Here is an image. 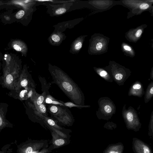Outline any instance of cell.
I'll list each match as a JSON object with an SVG mask.
<instances>
[{
    "label": "cell",
    "mask_w": 153,
    "mask_h": 153,
    "mask_svg": "<svg viewBox=\"0 0 153 153\" xmlns=\"http://www.w3.org/2000/svg\"><path fill=\"white\" fill-rule=\"evenodd\" d=\"M142 33V30L141 29H139L136 33V36L137 37H138L140 36Z\"/></svg>",
    "instance_id": "26"
},
{
    "label": "cell",
    "mask_w": 153,
    "mask_h": 153,
    "mask_svg": "<svg viewBox=\"0 0 153 153\" xmlns=\"http://www.w3.org/2000/svg\"><path fill=\"white\" fill-rule=\"evenodd\" d=\"M109 153H119L117 152L111 151Z\"/></svg>",
    "instance_id": "31"
},
{
    "label": "cell",
    "mask_w": 153,
    "mask_h": 153,
    "mask_svg": "<svg viewBox=\"0 0 153 153\" xmlns=\"http://www.w3.org/2000/svg\"><path fill=\"white\" fill-rule=\"evenodd\" d=\"M66 11V10L64 8H60L56 11V13L57 15L62 14Z\"/></svg>",
    "instance_id": "16"
},
{
    "label": "cell",
    "mask_w": 153,
    "mask_h": 153,
    "mask_svg": "<svg viewBox=\"0 0 153 153\" xmlns=\"http://www.w3.org/2000/svg\"><path fill=\"white\" fill-rule=\"evenodd\" d=\"M36 92L35 88H24L16 92V98L21 100H26L30 98Z\"/></svg>",
    "instance_id": "8"
},
{
    "label": "cell",
    "mask_w": 153,
    "mask_h": 153,
    "mask_svg": "<svg viewBox=\"0 0 153 153\" xmlns=\"http://www.w3.org/2000/svg\"><path fill=\"white\" fill-rule=\"evenodd\" d=\"M13 48L17 51H20L22 50L21 47L18 45L15 44L13 46Z\"/></svg>",
    "instance_id": "23"
},
{
    "label": "cell",
    "mask_w": 153,
    "mask_h": 153,
    "mask_svg": "<svg viewBox=\"0 0 153 153\" xmlns=\"http://www.w3.org/2000/svg\"><path fill=\"white\" fill-rule=\"evenodd\" d=\"M150 92L151 94H153V87H152L150 91Z\"/></svg>",
    "instance_id": "30"
},
{
    "label": "cell",
    "mask_w": 153,
    "mask_h": 153,
    "mask_svg": "<svg viewBox=\"0 0 153 153\" xmlns=\"http://www.w3.org/2000/svg\"><path fill=\"white\" fill-rule=\"evenodd\" d=\"M52 119L56 120L58 123L61 125L68 126L72 125L74 119L70 111L59 117H53Z\"/></svg>",
    "instance_id": "7"
},
{
    "label": "cell",
    "mask_w": 153,
    "mask_h": 153,
    "mask_svg": "<svg viewBox=\"0 0 153 153\" xmlns=\"http://www.w3.org/2000/svg\"><path fill=\"white\" fill-rule=\"evenodd\" d=\"M51 152L52 151L50 150L48 147L42 149L38 153H49Z\"/></svg>",
    "instance_id": "19"
},
{
    "label": "cell",
    "mask_w": 153,
    "mask_h": 153,
    "mask_svg": "<svg viewBox=\"0 0 153 153\" xmlns=\"http://www.w3.org/2000/svg\"><path fill=\"white\" fill-rule=\"evenodd\" d=\"M32 108L35 111V113H38L43 116H48V109L46 107L45 102L37 106L31 105Z\"/></svg>",
    "instance_id": "10"
},
{
    "label": "cell",
    "mask_w": 153,
    "mask_h": 153,
    "mask_svg": "<svg viewBox=\"0 0 153 153\" xmlns=\"http://www.w3.org/2000/svg\"><path fill=\"white\" fill-rule=\"evenodd\" d=\"M45 102L46 104L59 105L60 106H65L64 102L61 100H58L53 97L50 94L47 95Z\"/></svg>",
    "instance_id": "11"
},
{
    "label": "cell",
    "mask_w": 153,
    "mask_h": 153,
    "mask_svg": "<svg viewBox=\"0 0 153 153\" xmlns=\"http://www.w3.org/2000/svg\"><path fill=\"white\" fill-rule=\"evenodd\" d=\"M64 105L65 106L71 108L73 107H77L78 108L83 107L84 106L82 105H77L71 102H68L64 103Z\"/></svg>",
    "instance_id": "13"
},
{
    "label": "cell",
    "mask_w": 153,
    "mask_h": 153,
    "mask_svg": "<svg viewBox=\"0 0 153 153\" xmlns=\"http://www.w3.org/2000/svg\"><path fill=\"white\" fill-rule=\"evenodd\" d=\"M36 114L39 116L45 124H47L55 128L62 131L65 132L69 133L71 132V130L65 129L62 127L57 124L56 121L52 118H50L48 116H43L38 113H35Z\"/></svg>",
    "instance_id": "6"
},
{
    "label": "cell",
    "mask_w": 153,
    "mask_h": 153,
    "mask_svg": "<svg viewBox=\"0 0 153 153\" xmlns=\"http://www.w3.org/2000/svg\"><path fill=\"white\" fill-rule=\"evenodd\" d=\"M52 83L56 84L74 104L82 105L83 95L78 85L64 71L56 67L49 68Z\"/></svg>",
    "instance_id": "1"
},
{
    "label": "cell",
    "mask_w": 153,
    "mask_h": 153,
    "mask_svg": "<svg viewBox=\"0 0 153 153\" xmlns=\"http://www.w3.org/2000/svg\"><path fill=\"white\" fill-rule=\"evenodd\" d=\"M141 86L140 85L138 84L135 85H134L133 86V88L134 89H140L141 88Z\"/></svg>",
    "instance_id": "27"
},
{
    "label": "cell",
    "mask_w": 153,
    "mask_h": 153,
    "mask_svg": "<svg viewBox=\"0 0 153 153\" xmlns=\"http://www.w3.org/2000/svg\"><path fill=\"white\" fill-rule=\"evenodd\" d=\"M46 96L45 92H43L42 94H39L36 91L30 99L33 105H39L45 102Z\"/></svg>",
    "instance_id": "9"
},
{
    "label": "cell",
    "mask_w": 153,
    "mask_h": 153,
    "mask_svg": "<svg viewBox=\"0 0 153 153\" xmlns=\"http://www.w3.org/2000/svg\"><path fill=\"white\" fill-rule=\"evenodd\" d=\"M115 77L118 80H120L122 79L123 77V75L121 74H118L116 75Z\"/></svg>",
    "instance_id": "25"
},
{
    "label": "cell",
    "mask_w": 153,
    "mask_h": 153,
    "mask_svg": "<svg viewBox=\"0 0 153 153\" xmlns=\"http://www.w3.org/2000/svg\"><path fill=\"white\" fill-rule=\"evenodd\" d=\"M5 114L2 109L0 108V127L3 126L5 123Z\"/></svg>",
    "instance_id": "14"
},
{
    "label": "cell",
    "mask_w": 153,
    "mask_h": 153,
    "mask_svg": "<svg viewBox=\"0 0 153 153\" xmlns=\"http://www.w3.org/2000/svg\"><path fill=\"white\" fill-rule=\"evenodd\" d=\"M35 153V152H33V153Z\"/></svg>",
    "instance_id": "32"
},
{
    "label": "cell",
    "mask_w": 153,
    "mask_h": 153,
    "mask_svg": "<svg viewBox=\"0 0 153 153\" xmlns=\"http://www.w3.org/2000/svg\"><path fill=\"white\" fill-rule=\"evenodd\" d=\"M46 127L50 130L55 131L61 137L65 139H70L71 136L69 133H68L61 130L55 128L47 124H45Z\"/></svg>",
    "instance_id": "12"
},
{
    "label": "cell",
    "mask_w": 153,
    "mask_h": 153,
    "mask_svg": "<svg viewBox=\"0 0 153 153\" xmlns=\"http://www.w3.org/2000/svg\"><path fill=\"white\" fill-rule=\"evenodd\" d=\"M66 107L58 105L49 104L47 109L52 117H59L70 111Z\"/></svg>",
    "instance_id": "5"
},
{
    "label": "cell",
    "mask_w": 153,
    "mask_h": 153,
    "mask_svg": "<svg viewBox=\"0 0 153 153\" xmlns=\"http://www.w3.org/2000/svg\"><path fill=\"white\" fill-rule=\"evenodd\" d=\"M52 136V144L49 146L48 149L51 151L67 145L70 143V139L63 138L55 131L50 130Z\"/></svg>",
    "instance_id": "4"
},
{
    "label": "cell",
    "mask_w": 153,
    "mask_h": 153,
    "mask_svg": "<svg viewBox=\"0 0 153 153\" xmlns=\"http://www.w3.org/2000/svg\"><path fill=\"white\" fill-rule=\"evenodd\" d=\"M107 73L106 71H102L100 73V75L101 76H104L106 75Z\"/></svg>",
    "instance_id": "29"
},
{
    "label": "cell",
    "mask_w": 153,
    "mask_h": 153,
    "mask_svg": "<svg viewBox=\"0 0 153 153\" xmlns=\"http://www.w3.org/2000/svg\"><path fill=\"white\" fill-rule=\"evenodd\" d=\"M140 7L142 9H146L149 7V5L146 3L140 5Z\"/></svg>",
    "instance_id": "21"
},
{
    "label": "cell",
    "mask_w": 153,
    "mask_h": 153,
    "mask_svg": "<svg viewBox=\"0 0 153 153\" xmlns=\"http://www.w3.org/2000/svg\"><path fill=\"white\" fill-rule=\"evenodd\" d=\"M24 11L23 10H21L16 13V17L17 19H20L24 16Z\"/></svg>",
    "instance_id": "15"
},
{
    "label": "cell",
    "mask_w": 153,
    "mask_h": 153,
    "mask_svg": "<svg viewBox=\"0 0 153 153\" xmlns=\"http://www.w3.org/2000/svg\"><path fill=\"white\" fill-rule=\"evenodd\" d=\"M127 120L129 122L132 121L133 120V115L131 112H128L127 115Z\"/></svg>",
    "instance_id": "20"
},
{
    "label": "cell",
    "mask_w": 153,
    "mask_h": 153,
    "mask_svg": "<svg viewBox=\"0 0 153 153\" xmlns=\"http://www.w3.org/2000/svg\"><path fill=\"white\" fill-rule=\"evenodd\" d=\"M19 75L18 71L14 70L9 71L4 74L3 83L5 86L10 89L14 90Z\"/></svg>",
    "instance_id": "2"
},
{
    "label": "cell",
    "mask_w": 153,
    "mask_h": 153,
    "mask_svg": "<svg viewBox=\"0 0 153 153\" xmlns=\"http://www.w3.org/2000/svg\"><path fill=\"white\" fill-rule=\"evenodd\" d=\"M123 47L126 50L130 51L131 50V48L129 46L127 45H125Z\"/></svg>",
    "instance_id": "28"
},
{
    "label": "cell",
    "mask_w": 153,
    "mask_h": 153,
    "mask_svg": "<svg viewBox=\"0 0 153 153\" xmlns=\"http://www.w3.org/2000/svg\"><path fill=\"white\" fill-rule=\"evenodd\" d=\"M105 111L108 113H110L111 111V107L108 105H106L104 108Z\"/></svg>",
    "instance_id": "22"
},
{
    "label": "cell",
    "mask_w": 153,
    "mask_h": 153,
    "mask_svg": "<svg viewBox=\"0 0 153 153\" xmlns=\"http://www.w3.org/2000/svg\"><path fill=\"white\" fill-rule=\"evenodd\" d=\"M51 38L52 40L55 42H58L60 40V38L59 36L55 34L53 35Z\"/></svg>",
    "instance_id": "18"
},
{
    "label": "cell",
    "mask_w": 153,
    "mask_h": 153,
    "mask_svg": "<svg viewBox=\"0 0 153 153\" xmlns=\"http://www.w3.org/2000/svg\"><path fill=\"white\" fill-rule=\"evenodd\" d=\"M102 44L100 42H99L97 44V45H96V49L97 50H100L102 48Z\"/></svg>",
    "instance_id": "24"
},
{
    "label": "cell",
    "mask_w": 153,
    "mask_h": 153,
    "mask_svg": "<svg viewBox=\"0 0 153 153\" xmlns=\"http://www.w3.org/2000/svg\"><path fill=\"white\" fill-rule=\"evenodd\" d=\"M30 75L23 72L19 75L16 88L14 90L17 92L22 88L30 87L35 88V84Z\"/></svg>",
    "instance_id": "3"
},
{
    "label": "cell",
    "mask_w": 153,
    "mask_h": 153,
    "mask_svg": "<svg viewBox=\"0 0 153 153\" xmlns=\"http://www.w3.org/2000/svg\"><path fill=\"white\" fill-rule=\"evenodd\" d=\"M82 46V44L80 42H77L74 45V49L76 51L80 50Z\"/></svg>",
    "instance_id": "17"
},
{
    "label": "cell",
    "mask_w": 153,
    "mask_h": 153,
    "mask_svg": "<svg viewBox=\"0 0 153 153\" xmlns=\"http://www.w3.org/2000/svg\"></svg>",
    "instance_id": "33"
}]
</instances>
